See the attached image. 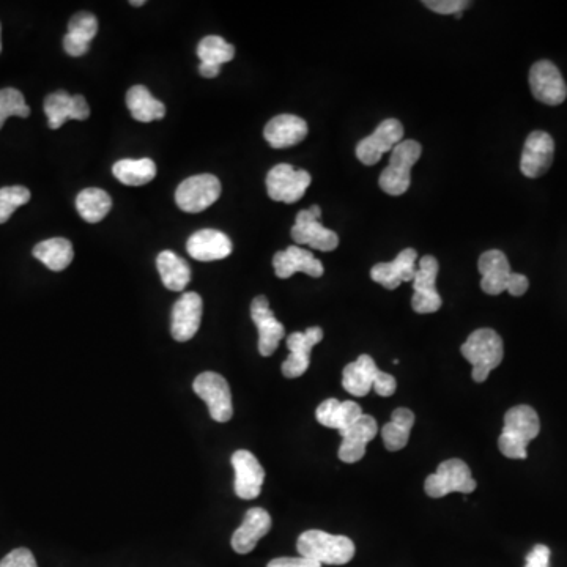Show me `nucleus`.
Instances as JSON below:
<instances>
[{
    "instance_id": "f257e3e1",
    "label": "nucleus",
    "mask_w": 567,
    "mask_h": 567,
    "mask_svg": "<svg viewBox=\"0 0 567 567\" xmlns=\"http://www.w3.org/2000/svg\"><path fill=\"white\" fill-rule=\"evenodd\" d=\"M541 421L534 408L528 405L512 407L504 415L503 432L498 438V448L508 459H527L530 441L538 437Z\"/></svg>"
},
{
    "instance_id": "f704fd0d",
    "label": "nucleus",
    "mask_w": 567,
    "mask_h": 567,
    "mask_svg": "<svg viewBox=\"0 0 567 567\" xmlns=\"http://www.w3.org/2000/svg\"><path fill=\"white\" fill-rule=\"evenodd\" d=\"M29 117L30 108L24 100L23 93L19 90L8 87V89L0 90V130L7 122L8 117Z\"/></svg>"
},
{
    "instance_id": "ea45409f",
    "label": "nucleus",
    "mask_w": 567,
    "mask_h": 567,
    "mask_svg": "<svg viewBox=\"0 0 567 567\" xmlns=\"http://www.w3.org/2000/svg\"><path fill=\"white\" fill-rule=\"evenodd\" d=\"M0 567H38L34 553L29 549H15L0 561Z\"/></svg>"
},
{
    "instance_id": "6ab92c4d",
    "label": "nucleus",
    "mask_w": 567,
    "mask_h": 567,
    "mask_svg": "<svg viewBox=\"0 0 567 567\" xmlns=\"http://www.w3.org/2000/svg\"><path fill=\"white\" fill-rule=\"evenodd\" d=\"M478 270L482 275L481 289L487 295H500L508 292L512 271L508 257L500 249H490L484 252L478 260Z\"/></svg>"
},
{
    "instance_id": "412c9836",
    "label": "nucleus",
    "mask_w": 567,
    "mask_h": 567,
    "mask_svg": "<svg viewBox=\"0 0 567 567\" xmlns=\"http://www.w3.org/2000/svg\"><path fill=\"white\" fill-rule=\"evenodd\" d=\"M377 421L372 416L363 415L349 429L342 432V443L339 448V459L345 464H355L363 459L366 446L377 435Z\"/></svg>"
},
{
    "instance_id": "9d476101",
    "label": "nucleus",
    "mask_w": 567,
    "mask_h": 567,
    "mask_svg": "<svg viewBox=\"0 0 567 567\" xmlns=\"http://www.w3.org/2000/svg\"><path fill=\"white\" fill-rule=\"evenodd\" d=\"M404 138V126L399 120L386 119L378 125L377 130L356 145V156L366 166H374L382 160L385 153L393 152L397 144Z\"/></svg>"
},
{
    "instance_id": "cd10ccee",
    "label": "nucleus",
    "mask_w": 567,
    "mask_h": 567,
    "mask_svg": "<svg viewBox=\"0 0 567 567\" xmlns=\"http://www.w3.org/2000/svg\"><path fill=\"white\" fill-rule=\"evenodd\" d=\"M32 254H34L35 259L40 260L41 264L51 271H63L70 267L71 262L75 259V251H73L71 241L60 237L41 241L35 246Z\"/></svg>"
},
{
    "instance_id": "f3484780",
    "label": "nucleus",
    "mask_w": 567,
    "mask_h": 567,
    "mask_svg": "<svg viewBox=\"0 0 567 567\" xmlns=\"http://www.w3.org/2000/svg\"><path fill=\"white\" fill-rule=\"evenodd\" d=\"M251 319L259 331V352L262 356H271L279 347V342L286 336V328L276 319L270 309V303L264 295L254 298L251 303Z\"/></svg>"
},
{
    "instance_id": "c9c22d12",
    "label": "nucleus",
    "mask_w": 567,
    "mask_h": 567,
    "mask_svg": "<svg viewBox=\"0 0 567 567\" xmlns=\"http://www.w3.org/2000/svg\"><path fill=\"white\" fill-rule=\"evenodd\" d=\"M30 201V191L24 186L0 188V224L7 223L19 207Z\"/></svg>"
},
{
    "instance_id": "2eb2a0df",
    "label": "nucleus",
    "mask_w": 567,
    "mask_h": 567,
    "mask_svg": "<svg viewBox=\"0 0 567 567\" xmlns=\"http://www.w3.org/2000/svg\"><path fill=\"white\" fill-rule=\"evenodd\" d=\"M323 330L320 327H311L304 333H292L287 338V349L290 355L282 363V374L286 378H298L306 374L311 364V352L315 345L322 342Z\"/></svg>"
},
{
    "instance_id": "e433bc0d",
    "label": "nucleus",
    "mask_w": 567,
    "mask_h": 567,
    "mask_svg": "<svg viewBox=\"0 0 567 567\" xmlns=\"http://www.w3.org/2000/svg\"><path fill=\"white\" fill-rule=\"evenodd\" d=\"M341 402L338 399H327L317 408L315 416L322 426L330 427V429H338V416Z\"/></svg>"
},
{
    "instance_id": "dca6fc26",
    "label": "nucleus",
    "mask_w": 567,
    "mask_h": 567,
    "mask_svg": "<svg viewBox=\"0 0 567 567\" xmlns=\"http://www.w3.org/2000/svg\"><path fill=\"white\" fill-rule=\"evenodd\" d=\"M201 295L196 292L183 293L172 308L171 334L178 342H188L196 336L202 322Z\"/></svg>"
},
{
    "instance_id": "37998d69",
    "label": "nucleus",
    "mask_w": 567,
    "mask_h": 567,
    "mask_svg": "<svg viewBox=\"0 0 567 567\" xmlns=\"http://www.w3.org/2000/svg\"><path fill=\"white\" fill-rule=\"evenodd\" d=\"M267 567H322V564L304 558V556H298V558H276V560H271Z\"/></svg>"
},
{
    "instance_id": "a19ab883",
    "label": "nucleus",
    "mask_w": 567,
    "mask_h": 567,
    "mask_svg": "<svg viewBox=\"0 0 567 567\" xmlns=\"http://www.w3.org/2000/svg\"><path fill=\"white\" fill-rule=\"evenodd\" d=\"M397 383L396 378L391 374H386V372H378L377 378H375L374 391L378 396L390 397L396 393Z\"/></svg>"
},
{
    "instance_id": "79ce46f5",
    "label": "nucleus",
    "mask_w": 567,
    "mask_h": 567,
    "mask_svg": "<svg viewBox=\"0 0 567 567\" xmlns=\"http://www.w3.org/2000/svg\"><path fill=\"white\" fill-rule=\"evenodd\" d=\"M550 549L547 545H534L533 550L527 555L525 567H549Z\"/></svg>"
},
{
    "instance_id": "7c9ffc66",
    "label": "nucleus",
    "mask_w": 567,
    "mask_h": 567,
    "mask_svg": "<svg viewBox=\"0 0 567 567\" xmlns=\"http://www.w3.org/2000/svg\"><path fill=\"white\" fill-rule=\"evenodd\" d=\"M415 424V415L408 408H396L390 423L382 429L383 443L388 451H401L407 446L410 432Z\"/></svg>"
},
{
    "instance_id": "423d86ee",
    "label": "nucleus",
    "mask_w": 567,
    "mask_h": 567,
    "mask_svg": "<svg viewBox=\"0 0 567 567\" xmlns=\"http://www.w3.org/2000/svg\"><path fill=\"white\" fill-rule=\"evenodd\" d=\"M193 390L207 404L208 413L216 423H227L234 415L232 393L223 375L202 372L193 383Z\"/></svg>"
},
{
    "instance_id": "9b49d317",
    "label": "nucleus",
    "mask_w": 567,
    "mask_h": 567,
    "mask_svg": "<svg viewBox=\"0 0 567 567\" xmlns=\"http://www.w3.org/2000/svg\"><path fill=\"white\" fill-rule=\"evenodd\" d=\"M438 270H440V265L434 256H426L419 260V267L412 281L413 289H415L412 306L413 311L418 314H434L443 304L440 293L435 287Z\"/></svg>"
},
{
    "instance_id": "aec40b11",
    "label": "nucleus",
    "mask_w": 567,
    "mask_h": 567,
    "mask_svg": "<svg viewBox=\"0 0 567 567\" xmlns=\"http://www.w3.org/2000/svg\"><path fill=\"white\" fill-rule=\"evenodd\" d=\"M416 259H418L416 249H404L397 254L393 262L374 265L371 270L372 281L382 284L388 290L397 289L402 282L413 281L415 278Z\"/></svg>"
},
{
    "instance_id": "49530a36",
    "label": "nucleus",
    "mask_w": 567,
    "mask_h": 567,
    "mask_svg": "<svg viewBox=\"0 0 567 567\" xmlns=\"http://www.w3.org/2000/svg\"><path fill=\"white\" fill-rule=\"evenodd\" d=\"M130 4L134 7H141V5H145V0H131Z\"/></svg>"
},
{
    "instance_id": "a18cd8bd",
    "label": "nucleus",
    "mask_w": 567,
    "mask_h": 567,
    "mask_svg": "<svg viewBox=\"0 0 567 567\" xmlns=\"http://www.w3.org/2000/svg\"><path fill=\"white\" fill-rule=\"evenodd\" d=\"M199 73H201L204 78L213 79L221 73V68L219 67H212V65H204L201 63V67H199Z\"/></svg>"
},
{
    "instance_id": "a211bd4d",
    "label": "nucleus",
    "mask_w": 567,
    "mask_h": 567,
    "mask_svg": "<svg viewBox=\"0 0 567 567\" xmlns=\"http://www.w3.org/2000/svg\"><path fill=\"white\" fill-rule=\"evenodd\" d=\"M45 114L51 130L65 125L67 120H87L90 117L89 103L82 95H70L65 90L51 93L45 100Z\"/></svg>"
},
{
    "instance_id": "ddd939ff",
    "label": "nucleus",
    "mask_w": 567,
    "mask_h": 567,
    "mask_svg": "<svg viewBox=\"0 0 567 567\" xmlns=\"http://www.w3.org/2000/svg\"><path fill=\"white\" fill-rule=\"evenodd\" d=\"M555 156V141L545 131H533L525 141L520 171L525 177L538 178L547 174Z\"/></svg>"
},
{
    "instance_id": "39448f33",
    "label": "nucleus",
    "mask_w": 567,
    "mask_h": 567,
    "mask_svg": "<svg viewBox=\"0 0 567 567\" xmlns=\"http://www.w3.org/2000/svg\"><path fill=\"white\" fill-rule=\"evenodd\" d=\"M424 490L430 498H443L453 492H475L476 481L464 460L449 459L441 462L437 471L427 476Z\"/></svg>"
},
{
    "instance_id": "0eeeda50",
    "label": "nucleus",
    "mask_w": 567,
    "mask_h": 567,
    "mask_svg": "<svg viewBox=\"0 0 567 567\" xmlns=\"http://www.w3.org/2000/svg\"><path fill=\"white\" fill-rule=\"evenodd\" d=\"M221 196V182L212 174L194 175L180 183L175 202L186 213H201Z\"/></svg>"
},
{
    "instance_id": "a878e982",
    "label": "nucleus",
    "mask_w": 567,
    "mask_h": 567,
    "mask_svg": "<svg viewBox=\"0 0 567 567\" xmlns=\"http://www.w3.org/2000/svg\"><path fill=\"white\" fill-rule=\"evenodd\" d=\"M98 21L92 13H76L68 23V34L63 38V49L68 56L81 57L89 51L90 43L97 37Z\"/></svg>"
},
{
    "instance_id": "4468645a",
    "label": "nucleus",
    "mask_w": 567,
    "mask_h": 567,
    "mask_svg": "<svg viewBox=\"0 0 567 567\" xmlns=\"http://www.w3.org/2000/svg\"><path fill=\"white\" fill-rule=\"evenodd\" d=\"M232 467L235 470V493L241 500H254L262 492L265 481V470L254 454L246 449H238L232 456Z\"/></svg>"
},
{
    "instance_id": "6e6552de",
    "label": "nucleus",
    "mask_w": 567,
    "mask_h": 567,
    "mask_svg": "<svg viewBox=\"0 0 567 567\" xmlns=\"http://www.w3.org/2000/svg\"><path fill=\"white\" fill-rule=\"evenodd\" d=\"M322 210L317 205L301 210L292 227V238L297 245H308L317 251L330 252L339 246V237L333 230L323 227Z\"/></svg>"
},
{
    "instance_id": "20e7f679",
    "label": "nucleus",
    "mask_w": 567,
    "mask_h": 567,
    "mask_svg": "<svg viewBox=\"0 0 567 567\" xmlns=\"http://www.w3.org/2000/svg\"><path fill=\"white\" fill-rule=\"evenodd\" d=\"M421 144L416 141H402L394 147L390 164L380 175L378 185L390 196H402L412 183V167L421 156Z\"/></svg>"
},
{
    "instance_id": "72a5a7b5",
    "label": "nucleus",
    "mask_w": 567,
    "mask_h": 567,
    "mask_svg": "<svg viewBox=\"0 0 567 567\" xmlns=\"http://www.w3.org/2000/svg\"><path fill=\"white\" fill-rule=\"evenodd\" d=\"M197 56L204 65L221 68V65L234 59L235 48L227 43L223 37L208 35L197 46Z\"/></svg>"
},
{
    "instance_id": "4be33fe9",
    "label": "nucleus",
    "mask_w": 567,
    "mask_h": 567,
    "mask_svg": "<svg viewBox=\"0 0 567 567\" xmlns=\"http://www.w3.org/2000/svg\"><path fill=\"white\" fill-rule=\"evenodd\" d=\"M273 267L276 276L281 279H289L295 273H304L311 278H320L323 275L322 262L315 259L312 252L300 246H289L286 251L276 252L273 257Z\"/></svg>"
},
{
    "instance_id": "473e14b6",
    "label": "nucleus",
    "mask_w": 567,
    "mask_h": 567,
    "mask_svg": "<svg viewBox=\"0 0 567 567\" xmlns=\"http://www.w3.org/2000/svg\"><path fill=\"white\" fill-rule=\"evenodd\" d=\"M115 178L128 186H144L156 177V164L150 158L117 161L112 167Z\"/></svg>"
},
{
    "instance_id": "c85d7f7f",
    "label": "nucleus",
    "mask_w": 567,
    "mask_h": 567,
    "mask_svg": "<svg viewBox=\"0 0 567 567\" xmlns=\"http://www.w3.org/2000/svg\"><path fill=\"white\" fill-rule=\"evenodd\" d=\"M156 268L164 286L172 292H182L191 281V268L175 252H160V256L156 259Z\"/></svg>"
},
{
    "instance_id": "7ed1b4c3",
    "label": "nucleus",
    "mask_w": 567,
    "mask_h": 567,
    "mask_svg": "<svg viewBox=\"0 0 567 567\" xmlns=\"http://www.w3.org/2000/svg\"><path fill=\"white\" fill-rule=\"evenodd\" d=\"M462 355L473 366V380L476 383L486 382L490 372L503 361V339L497 331L481 328L471 333L470 338L462 345Z\"/></svg>"
},
{
    "instance_id": "bb28decb",
    "label": "nucleus",
    "mask_w": 567,
    "mask_h": 567,
    "mask_svg": "<svg viewBox=\"0 0 567 567\" xmlns=\"http://www.w3.org/2000/svg\"><path fill=\"white\" fill-rule=\"evenodd\" d=\"M378 372H380V369L372 360V356L361 355L358 360L345 366L344 372H342V386L352 396H367L369 391L374 390Z\"/></svg>"
},
{
    "instance_id": "c03bdc74",
    "label": "nucleus",
    "mask_w": 567,
    "mask_h": 567,
    "mask_svg": "<svg viewBox=\"0 0 567 567\" xmlns=\"http://www.w3.org/2000/svg\"><path fill=\"white\" fill-rule=\"evenodd\" d=\"M528 287H530V281H528L527 276L512 273L508 286V292L511 293L512 297H522L527 293Z\"/></svg>"
},
{
    "instance_id": "5701e85b",
    "label": "nucleus",
    "mask_w": 567,
    "mask_h": 567,
    "mask_svg": "<svg viewBox=\"0 0 567 567\" xmlns=\"http://www.w3.org/2000/svg\"><path fill=\"white\" fill-rule=\"evenodd\" d=\"M271 528V517L265 509L252 508L246 512L245 519L232 536V549L246 555L256 549L257 542L267 536Z\"/></svg>"
},
{
    "instance_id": "4c0bfd02",
    "label": "nucleus",
    "mask_w": 567,
    "mask_h": 567,
    "mask_svg": "<svg viewBox=\"0 0 567 567\" xmlns=\"http://www.w3.org/2000/svg\"><path fill=\"white\" fill-rule=\"evenodd\" d=\"M423 4L432 12L440 13V15H460L470 7L471 2H465V0H426Z\"/></svg>"
},
{
    "instance_id": "393cba45",
    "label": "nucleus",
    "mask_w": 567,
    "mask_h": 567,
    "mask_svg": "<svg viewBox=\"0 0 567 567\" xmlns=\"http://www.w3.org/2000/svg\"><path fill=\"white\" fill-rule=\"evenodd\" d=\"M189 256L201 262L226 259L232 254V241L223 232L213 229L199 230L188 240Z\"/></svg>"
},
{
    "instance_id": "58836bf2",
    "label": "nucleus",
    "mask_w": 567,
    "mask_h": 567,
    "mask_svg": "<svg viewBox=\"0 0 567 567\" xmlns=\"http://www.w3.org/2000/svg\"><path fill=\"white\" fill-rule=\"evenodd\" d=\"M363 410H361L360 405L353 401L341 402V408H339L338 416V429L339 432H344V430L349 429L352 424H355L358 419L363 416Z\"/></svg>"
},
{
    "instance_id": "c756f323",
    "label": "nucleus",
    "mask_w": 567,
    "mask_h": 567,
    "mask_svg": "<svg viewBox=\"0 0 567 567\" xmlns=\"http://www.w3.org/2000/svg\"><path fill=\"white\" fill-rule=\"evenodd\" d=\"M126 104L134 120L149 123L153 120L163 119L166 115V106L153 98L150 90L145 86H134L126 93Z\"/></svg>"
},
{
    "instance_id": "f8f14e48",
    "label": "nucleus",
    "mask_w": 567,
    "mask_h": 567,
    "mask_svg": "<svg viewBox=\"0 0 567 567\" xmlns=\"http://www.w3.org/2000/svg\"><path fill=\"white\" fill-rule=\"evenodd\" d=\"M530 87L534 98L547 106H558L567 98L566 82L550 60H539L531 67Z\"/></svg>"
},
{
    "instance_id": "b1692460",
    "label": "nucleus",
    "mask_w": 567,
    "mask_h": 567,
    "mask_svg": "<svg viewBox=\"0 0 567 567\" xmlns=\"http://www.w3.org/2000/svg\"><path fill=\"white\" fill-rule=\"evenodd\" d=\"M308 136V123L301 117L282 114L271 119L265 126L264 138L273 149H287L300 144Z\"/></svg>"
},
{
    "instance_id": "1a4fd4ad",
    "label": "nucleus",
    "mask_w": 567,
    "mask_h": 567,
    "mask_svg": "<svg viewBox=\"0 0 567 567\" xmlns=\"http://www.w3.org/2000/svg\"><path fill=\"white\" fill-rule=\"evenodd\" d=\"M311 182L308 172L297 171L290 164H278L267 175L268 196L276 202L295 204L304 196Z\"/></svg>"
},
{
    "instance_id": "de8ad7c7",
    "label": "nucleus",
    "mask_w": 567,
    "mask_h": 567,
    "mask_svg": "<svg viewBox=\"0 0 567 567\" xmlns=\"http://www.w3.org/2000/svg\"><path fill=\"white\" fill-rule=\"evenodd\" d=\"M0 52H2V27H0Z\"/></svg>"
},
{
    "instance_id": "f03ea898",
    "label": "nucleus",
    "mask_w": 567,
    "mask_h": 567,
    "mask_svg": "<svg viewBox=\"0 0 567 567\" xmlns=\"http://www.w3.org/2000/svg\"><path fill=\"white\" fill-rule=\"evenodd\" d=\"M297 549L304 558L331 566L350 563L355 556V544L352 539L320 530L304 531L298 538Z\"/></svg>"
},
{
    "instance_id": "2f4dec72",
    "label": "nucleus",
    "mask_w": 567,
    "mask_h": 567,
    "mask_svg": "<svg viewBox=\"0 0 567 567\" xmlns=\"http://www.w3.org/2000/svg\"><path fill=\"white\" fill-rule=\"evenodd\" d=\"M76 208L87 223H100L111 212L112 199L100 188H87L76 197Z\"/></svg>"
}]
</instances>
